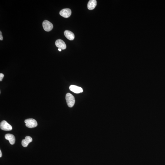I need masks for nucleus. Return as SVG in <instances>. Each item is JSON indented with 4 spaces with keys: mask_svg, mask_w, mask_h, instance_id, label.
Masks as SVG:
<instances>
[{
    "mask_svg": "<svg viewBox=\"0 0 165 165\" xmlns=\"http://www.w3.org/2000/svg\"><path fill=\"white\" fill-rule=\"evenodd\" d=\"M66 99L68 106L70 107H72L75 103V99L74 96L70 93H68L66 95Z\"/></svg>",
    "mask_w": 165,
    "mask_h": 165,
    "instance_id": "obj_1",
    "label": "nucleus"
},
{
    "mask_svg": "<svg viewBox=\"0 0 165 165\" xmlns=\"http://www.w3.org/2000/svg\"><path fill=\"white\" fill-rule=\"evenodd\" d=\"M25 126L27 127L30 128H35L37 126V121L35 119L30 118L25 120Z\"/></svg>",
    "mask_w": 165,
    "mask_h": 165,
    "instance_id": "obj_2",
    "label": "nucleus"
},
{
    "mask_svg": "<svg viewBox=\"0 0 165 165\" xmlns=\"http://www.w3.org/2000/svg\"><path fill=\"white\" fill-rule=\"evenodd\" d=\"M0 127L2 130L5 131H9L12 129V126L5 121H3L1 123Z\"/></svg>",
    "mask_w": 165,
    "mask_h": 165,
    "instance_id": "obj_3",
    "label": "nucleus"
},
{
    "mask_svg": "<svg viewBox=\"0 0 165 165\" xmlns=\"http://www.w3.org/2000/svg\"><path fill=\"white\" fill-rule=\"evenodd\" d=\"M43 29L45 31L49 32L53 28V25L52 23L48 20H45L42 24Z\"/></svg>",
    "mask_w": 165,
    "mask_h": 165,
    "instance_id": "obj_4",
    "label": "nucleus"
},
{
    "mask_svg": "<svg viewBox=\"0 0 165 165\" xmlns=\"http://www.w3.org/2000/svg\"><path fill=\"white\" fill-rule=\"evenodd\" d=\"M71 10L69 8L63 9L60 12L59 14L62 17L65 18L69 17L71 14Z\"/></svg>",
    "mask_w": 165,
    "mask_h": 165,
    "instance_id": "obj_5",
    "label": "nucleus"
},
{
    "mask_svg": "<svg viewBox=\"0 0 165 165\" xmlns=\"http://www.w3.org/2000/svg\"><path fill=\"white\" fill-rule=\"evenodd\" d=\"M55 44L56 46L58 48L61 49V50H65L66 48V43L62 40L61 39L57 40L55 42Z\"/></svg>",
    "mask_w": 165,
    "mask_h": 165,
    "instance_id": "obj_6",
    "label": "nucleus"
},
{
    "mask_svg": "<svg viewBox=\"0 0 165 165\" xmlns=\"http://www.w3.org/2000/svg\"><path fill=\"white\" fill-rule=\"evenodd\" d=\"M69 89L71 91L76 93H79L83 92V89L80 87L74 85H71Z\"/></svg>",
    "mask_w": 165,
    "mask_h": 165,
    "instance_id": "obj_7",
    "label": "nucleus"
},
{
    "mask_svg": "<svg viewBox=\"0 0 165 165\" xmlns=\"http://www.w3.org/2000/svg\"><path fill=\"white\" fill-rule=\"evenodd\" d=\"M5 138L7 140H8L10 144L12 145H13L15 144V139L14 136L12 134H8L5 135Z\"/></svg>",
    "mask_w": 165,
    "mask_h": 165,
    "instance_id": "obj_8",
    "label": "nucleus"
},
{
    "mask_svg": "<svg viewBox=\"0 0 165 165\" xmlns=\"http://www.w3.org/2000/svg\"><path fill=\"white\" fill-rule=\"evenodd\" d=\"M32 141V138L29 136H27L25 137V139L22 141L21 144L24 147H26Z\"/></svg>",
    "mask_w": 165,
    "mask_h": 165,
    "instance_id": "obj_9",
    "label": "nucleus"
},
{
    "mask_svg": "<svg viewBox=\"0 0 165 165\" xmlns=\"http://www.w3.org/2000/svg\"><path fill=\"white\" fill-rule=\"evenodd\" d=\"M64 34L65 37L69 40H73L75 38V35L73 33L70 31H65Z\"/></svg>",
    "mask_w": 165,
    "mask_h": 165,
    "instance_id": "obj_10",
    "label": "nucleus"
},
{
    "mask_svg": "<svg viewBox=\"0 0 165 165\" xmlns=\"http://www.w3.org/2000/svg\"><path fill=\"white\" fill-rule=\"evenodd\" d=\"M97 4V1L96 0H90L88 3V8L89 10H93L96 6Z\"/></svg>",
    "mask_w": 165,
    "mask_h": 165,
    "instance_id": "obj_11",
    "label": "nucleus"
},
{
    "mask_svg": "<svg viewBox=\"0 0 165 165\" xmlns=\"http://www.w3.org/2000/svg\"><path fill=\"white\" fill-rule=\"evenodd\" d=\"M4 77V75L3 73H1L0 74V81H2V79Z\"/></svg>",
    "mask_w": 165,
    "mask_h": 165,
    "instance_id": "obj_12",
    "label": "nucleus"
},
{
    "mask_svg": "<svg viewBox=\"0 0 165 165\" xmlns=\"http://www.w3.org/2000/svg\"><path fill=\"white\" fill-rule=\"evenodd\" d=\"M0 40L1 41H2L3 40V37L1 31H0Z\"/></svg>",
    "mask_w": 165,
    "mask_h": 165,
    "instance_id": "obj_13",
    "label": "nucleus"
},
{
    "mask_svg": "<svg viewBox=\"0 0 165 165\" xmlns=\"http://www.w3.org/2000/svg\"><path fill=\"white\" fill-rule=\"evenodd\" d=\"M2 156V153L1 150H0V157H1Z\"/></svg>",
    "mask_w": 165,
    "mask_h": 165,
    "instance_id": "obj_14",
    "label": "nucleus"
},
{
    "mask_svg": "<svg viewBox=\"0 0 165 165\" xmlns=\"http://www.w3.org/2000/svg\"><path fill=\"white\" fill-rule=\"evenodd\" d=\"M58 50L60 52L61 51V49H60V48H59L58 49Z\"/></svg>",
    "mask_w": 165,
    "mask_h": 165,
    "instance_id": "obj_15",
    "label": "nucleus"
}]
</instances>
